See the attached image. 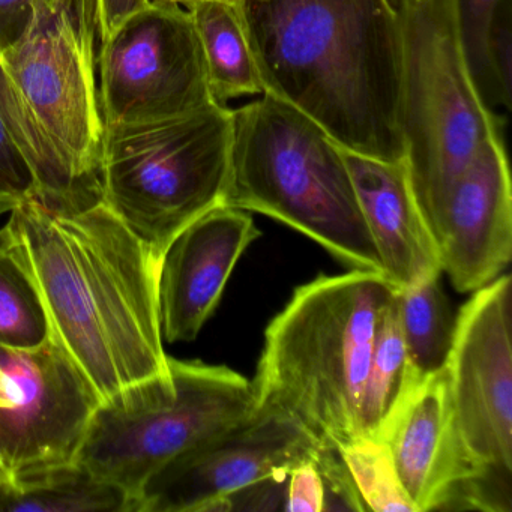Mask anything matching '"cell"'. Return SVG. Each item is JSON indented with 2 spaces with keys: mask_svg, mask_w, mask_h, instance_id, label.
I'll return each mask as SVG.
<instances>
[{
  "mask_svg": "<svg viewBox=\"0 0 512 512\" xmlns=\"http://www.w3.org/2000/svg\"><path fill=\"white\" fill-rule=\"evenodd\" d=\"M392 2H394V4H397V0H392Z\"/></svg>",
  "mask_w": 512,
  "mask_h": 512,
  "instance_id": "33",
  "label": "cell"
},
{
  "mask_svg": "<svg viewBox=\"0 0 512 512\" xmlns=\"http://www.w3.org/2000/svg\"><path fill=\"white\" fill-rule=\"evenodd\" d=\"M151 0H97L100 43L109 38L125 20L146 7Z\"/></svg>",
  "mask_w": 512,
  "mask_h": 512,
  "instance_id": "29",
  "label": "cell"
},
{
  "mask_svg": "<svg viewBox=\"0 0 512 512\" xmlns=\"http://www.w3.org/2000/svg\"><path fill=\"white\" fill-rule=\"evenodd\" d=\"M395 287L352 269L298 287L265 331L253 383L256 407L286 413L322 445L361 434V403L380 320Z\"/></svg>",
  "mask_w": 512,
  "mask_h": 512,
  "instance_id": "3",
  "label": "cell"
},
{
  "mask_svg": "<svg viewBox=\"0 0 512 512\" xmlns=\"http://www.w3.org/2000/svg\"><path fill=\"white\" fill-rule=\"evenodd\" d=\"M199 35L215 103L229 106L242 97L265 92L251 55L238 8L233 0H184L181 2Z\"/></svg>",
  "mask_w": 512,
  "mask_h": 512,
  "instance_id": "17",
  "label": "cell"
},
{
  "mask_svg": "<svg viewBox=\"0 0 512 512\" xmlns=\"http://www.w3.org/2000/svg\"><path fill=\"white\" fill-rule=\"evenodd\" d=\"M380 442L416 512L448 509L458 487L481 476L458 434L445 368L407 392Z\"/></svg>",
  "mask_w": 512,
  "mask_h": 512,
  "instance_id": "15",
  "label": "cell"
},
{
  "mask_svg": "<svg viewBox=\"0 0 512 512\" xmlns=\"http://www.w3.org/2000/svg\"><path fill=\"white\" fill-rule=\"evenodd\" d=\"M259 238L250 212L218 205L173 239L158 275L163 340H196L217 308L236 263Z\"/></svg>",
  "mask_w": 512,
  "mask_h": 512,
  "instance_id": "14",
  "label": "cell"
},
{
  "mask_svg": "<svg viewBox=\"0 0 512 512\" xmlns=\"http://www.w3.org/2000/svg\"><path fill=\"white\" fill-rule=\"evenodd\" d=\"M10 406L0 407V463L14 479L76 464L101 401L50 335L34 349H0Z\"/></svg>",
  "mask_w": 512,
  "mask_h": 512,
  "instance_id": "12",
  "label": "cell"
},
{
  "mask_svg": "<svg viewBox=\"0 0 512 512\" xmlns=\"http://www.w3.org/2000/svg\"><path fill=\"white\" fill-rule=\"evenodd\" d=\"M506 0H458L461 38L470 73L485 104L503 106L491 62V32Z\"/></svg>",
  "mask_w": 512,
  "mask_h": 512,
  "instance_id": "24",
  "label": "cell"
},
{
  "mask_svg": "<svg viewBox=\"0 0 512 512\" xmlns=\"http://www.w3.org/2000/svg\"><path fill=\"white\" fill-rule=\"evenodd\" d=\"M137 512L118 485L73 464L0 488V512Z\"/></svg>",
  "mask_w": 512,
  "mask_h": 512,
  "instance_id": "18",
  "label": "cell"
},
{
  "mask_svg": "<svg viewBox=\"0 0 512 512\" xmlns=\"http://www.w3.org/2000/svg\"><path fill=\"white\" fill-rule=\"evenodd\" d=\"M400 130L425 223L479 149L502 136L476 88L461 38L458 0H397Z\"/></svg>",
  "mask_w": 512,
  "mask_h": 512,
  "instance_id": "5",
  "label": "cell"
},
{
  "mask_svg": "<svg viewBox=\"0 0 512 512\" xmlns=\"http://www.w3.org/2000/svg\"><path fill=\"white\" fill-rule=\"evenodd\" d=\"M284 511L323 512L325 487L317 469L316 458L298 464L287 473Z\"/></svg>",
  "mask_w": 512,
  "mask_h": 512,
  "instance_id": "26",
  "label": "cell"
},
{
  "mask_svg": "<svg viewBox=\"0 0 512 512\" xmlns=\"http://www.w3.org/2000/svg\"><path fill=\"white\" fill-rule=\"evenodd\" d=\"M323 446L286 413L256 407L157 470L143 485L139 512L227 511L230 497L284 478Z\"/></svg>",
  "mask_w": 512,
  "mask_h": 512,
  "instance_id": "10",
  "label": "cell"
},
{
  "mask_svg": "<svg viewBox=\"0 0 512 512\" xmlns=\"http://www.w3.org/2000/svg\"><path fill=\"white\" fill-rule=\"evenodd\" d=\"M98 47L97 5L38 0L29 31L0 55L68 178L86 196H101L104 121Z\"/></svg>",
  "mask_w": 512,
  "mask_h": 512,
  "instance_id": "8",
  "label": "cell"
},
{
  "mask_svg": "<svg viewBox=\"0 0 512 512\" xmlns=\"http://www.w3.org/2000/svg\"><path fill=\"white\" fill-rule=\"evenodd\" d=\"M343 151L362 215L395 289L442 275L439 254L410 184L406 161L389 163Z\"/></svg>",
  "mask_w": 512,
  "mask_h": 512,
  "instance_id": "16",
  "label": "cell"
},
{
  "mask_svg": "<svg viewBox=\"0 0 512 512\" xmlns=\"http://www.w3.org/2000/svg\"><path fill=\"white\" fill-rule=\"evenodd\" d=\"M263 89L350 152L398 163L401 34L392 0H235Z\"/></svg>",
  "mask_w": 512,
  "mask_h": 512,
  "instance_id": "2",
  "label": "cell"
},
{
  "mask_svg": "<svg viewBox=\"0 0 512 512\" xmlns=\"http://www.w3.org/2000/svg\"><path fill=\"white\" fill-rule=\"evenodd\" d=\"M35 194L38 184L34 169L0 116V215Z\"/></svg>",
  "mask_w": 512,
  "mask_h": 512,
  "instance_id": "25",
  "label": "cell"
},
{
  "mask_svg": "<svg viewBox=\"0 0 512 512\" xmlns=\"http://www.w3.org/2000/svg\"><path fill=\"white\" fill-rule=\"evenodd\" d=\"M7 485H14V479L11 478L10 473H8L7 469L0 463V488L7 487Z\"/></svg>",
  "mask_w": 512,
  "mask_h": 512,
  "instance_id": "31",
  "label": "cell"
},
{
  "mask_svg": "<svg viewBox=\"0 0 512 512\" xmlns=\"http://www.w3.org/2000/svg\"><path fill=\"white\" fill-rule=\"evenodd\" d=\"M491 62L503 107L509 109L512 83L511 0H506L494 22L491 32Z\"/></svg>",
  "mask_w": 512,
  "mask_h": 512,
  "instance_id": "27",
  "label": "cell"
},
{
  "mask_svg": "<svg viewBox=\"0 0 512 512\" xmlns=\"http://www.w3.org/2000/svg\"><path fill=\"white\" fill-rule=\"evenodd\" d=\"M395 299L407 358L415 373L427 377L445 368L457 316L452 314L440 275L397 289Z\"/></svg>",
  "mask_w": 512,
  "mask_h": 512,
  "instance_id": "20",
  "label": "cell"
},
{
  "mask_svg": "<svg viewBox=\"0 0 512 512\" xmlns=\"http://www.w3.org/2000/svg\"><path fill=\"white\" fill-rule=\"evenodd\" d=\"M10 406V388H8L7 376L0 370V407Z\"/></svg>",
  "mask_w": 512,
  "mask_h": 512,
  "instance_id": "30",
  "label": "cell"
},
{
  "mask_svg": "<svg viewBox=\"0 0 512 512\" xmlns=\"http://www.w3.org/2000/svg\"><path fill=\"white\" fill-rule=\"evenodd\" d=\"M43 302L50 335L101 404L169 376L158 275L161 260L101 197L35 196L0 229Z\"/></svg>",
  "mask_w": 512,
  "mask_h": 512,
  "instance_id": "1",
  "label": "cell"
},
{
  "mask_svg": "<svg viewBox=\"0 0 512 512\" xmlns=\"http://www.w3.org/2000/svg\"><path fill=\"white\" fill-rule=\"evenodd\" d=\"M169 376L100 404L76 464L137 503L161 467L256 409L253 383L223 365L170 358Z\"/></svg>",
  "mask_w": 512,
  "mask_h": 512,
  "instance_id": "7",
  "label": "cell"
},
{
  "mask_svg": "<svg viewBox=\"0 0 512 512\" xmlns=\"http://www.w3.org/2000/svg\"><path fill=\"white\" fill-rule=\"evenodd\" d=\"M442 272L461 293L499 277L512 256V184L503 137L485 143L427 218Z\"/></svg>",
  "mask_w": 512,
  "mask_h": 512,
  "instance_id": "13",
  "label": "cell"
},
{
  "mask_svg": "<svg viewBox=\"0 0 512 512\" xmlns=\"http://www.w3.org/2000/svg\"><path fill=\"white\" fill-rule=\"evenodd\" d=\"M37 4L38 0H0V55L29 31Z\"/></svg>",
  "mask_w": 512,
  "mask_h": 512,
  "instance_id": "28",
  "label": "cell"
},
{
  "mask_svg": "<svg viewBox=\"0 0 512 512\" xmlns=\"http://www.w3.org/2000/svg\"><path fill=\"white\" fill-rule=\"evenodd\" d=\"M511 277L475 290L455 323L446 361L449 395L464 449L479 475L511 478Z\"/></svg>",
  "mask_w": 512,
  "mask_h": 512,
  "instance_id": "11",
  "label": "cell"
},
{
  "mask_svg": "<svg viewBox=\"0 0 512 512\" xmlns=\"http://www.w3.org/2000/svg\"><path fill=\"white\" fill-rule=\"evenodd\" d=\"M67 2H76V0H67ZM77 2H83V0H77Z\"/></svg>",
  "mask_w": 512,
  "mask_h": 512,
  "instance_id": "32",
  "label": "cell"
},
{
  "mask_svg": "<svg viewBox=\"0 0 512 512\" xmlns=\"http://www.w3.org/2000/svg\"><path fill=\"white\" fill-rule=\"evenodd\" d=\"M104 127L143 124L215 103L199 35L178 0H151L98 47Z\"/></svg>",
  "mask_w": 512,
  "mask_h": 512,
  "instance_id": "9",
  "label": "cell"
},
{
  "mask_svg": "<svg viewBox=\"0 0 512 512\" xmlns=\"http://www.w3.org/2000/svg\"><path fill=\"white\" fill-rule=\"evenodd\" d=\"M421 379L407 358L394 296L380 320L368 365L361 403L362 437L380 440L407 392Z\"/></svg>",
  "mask_w": 512,
  "mask_h": 512,
  "instance_id": "19",
  "label": "cell"
},
{
  "mask_svg": "<svg viewBox=\"0 0 512 512\" xmlns=\"http://www.w3.org/2000/svg\"><path fill=\"white\" fill-rule=\"evenodd\" d=\"M0 116L10 128L26 158L34 169L38 184V196L47 200H83L86 194L80 193L68 178L58 154L47 139L41 125L17 92L0 61Z\"/></svg>",
  "mask_w": 512,
  "mask_h": 512,
  "instance_id": "21",
  "label": "cell"
},
{
  "mask_svg": "<svg viewBox=\"0 0 512 512\" xmlns=\"http://www.w3.org/2000/svg\"><path fill=\"white\" fill-rule=\"evenodd\" d=\"M232 109L104 127L101 199L163 259L173 239L218 205L229 178Z\"/></svg>",
  "mask_w": 512,
  "mask_h": 512,
  "instance_id": "6",
  "label": "cell"
},
{
  "mask_svg": "<svg viewBox=\"0 0 512 512\" xmlns=\"http://www.w3.org/2000/svg\"><path fill=\"white\" fill-rule=\"evenodd\" d=\"M338 451L367 511L416 512L401 485L385 443L359 437Z\"/></svg>",
  "mask_w": 512,
  "mask_h": 512,
  "instance_id": "23",
  "label": "cell"
},
{
  "mask_svg": "<svg viewBox=\"0 0 512 512\" xmlns=\"http://www.w3.org/2000/svg\"><path fill=\"white\" fill-rule=\"evenodd\" d=\"M178 2H184V0H178ZM233 2H235V0H233Z\"/></svg>",
  "mask_w": 512,
  "mask_h": 512,
  "instance_id": "34",
  "label": "cell"
},
{
  "mask_svg": "<svg viewBox=\"0 0 512 512\" xmlns=\"http://www.w3.org/2000/svg\"><path fill=\"white\" fill-rule=\"evenodd\" d=\"M49 337L40 295L0 236V349H34Z\"/></svg>",
  "mask_w": 512,
  "mask_h": 512,
  "instance_id": "22",
  "label": "cell"
},
{
  "mask_svg": "<svg viewBox=\"0 0 512 512\" xmlns=\"http://www.w3.org/2000/svg\"><path fill=\"white\" fill-rule=\"evenodd\" d=\"M224 205L274 218L344 265L382 274L341 146L268 92L232 109Z\"/></svg>",
  "mask_w": 512,
  "mask_h": 512,
  "instance_id": "4",
  "label": "cell"
}]
</instances>
